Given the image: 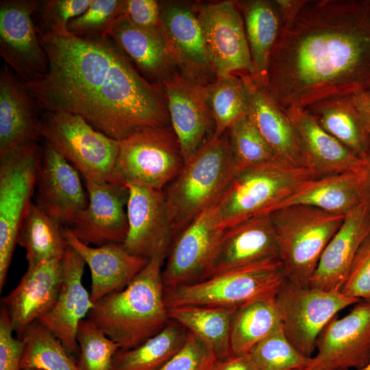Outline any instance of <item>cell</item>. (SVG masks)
I'll return each instance as SVG.
<instances>
[{
	"instance_id": "22",
	"label": "cell",
	"mask_w": 370,
	"mask_h": 370,
	"mask_svg": "<svg viewBox=\"0 0 370 370\" xmlns=\"http://www.w3.org/2000/svg\"><path fill=\"white\" fill-rule=\"evenodd\" d=\"M41 114L23 82L4 64L0 71V160L38 142Z\"/></svg>"
},
{
	"instance_id": "32",
	"label": "cell",
	"mask_w": 370,
	"mask_h": 370,
	"mask_svg": "<svg viewBox=\"0 0 370 370\" xmlns=\"http://www.w3.org/2000/svg\"><path fill=\"white\" fill-rule=\"evenodd\" d=\"M321 127L363 159L370 149V136L351 95L321 100L304 108Z\"/></svg>"
},
{
	"instance_id": "44",
	"label": "cell",
	"mask_w": 370,
	"mask_h": 370,
	"mask_svg": "<svg viewBox=\"0 0 370 370\" xmlns=\"http://www.w3.org/2000/svg\"><path fill=\"white\" fill-rule=\"evenodd\" d=\"M216 359L210 347L188 332L182 347L158 370H209Z\"/></svg>"
},
{
	"instance_id": "39",
	"label": "cell",
	"mask_w": 370,
	"mask_h": 370,
	"mask_svg": "<svg viewBox=\"0 0 370 370\" xmlns=\"http://www.w3.org/2000/svg\"><path fill=\"white\" fill-rule=\"evenodd\" d=\"M245 356L251 370H304L312 358L300 353L282 328L255 345Z\"/></svg>"
},
{
	"instance_id": "7",
	"label": "cell",
	"mask_w": 370,
	"mask_h": 370,
	"mask_svg": "<svg viewBox=\"0 0 370 370\" xmlns=\"http://www.w3.org/2000/svg\"><path fill=\"white\" fill-rule=\"evenodd\" d=\"M286 280L278 258L227 270L198 282L164 288L166 306L199 305L237 308L275 295Z\"/></svg>"
},
{
	"instance_id": "1",
	"label": "cell",
	"mask_w": 370,
	"mask_h": 370,
	"mask_svg": "<svg viewBox=\"0 0 370 370\" xmlns=\"http://www.w3.org/2000/svg\"><path fill=\"white\" fill-rule=\"evenodd\" d=\"M37 34L48 69L23 84L42 112L79 115L119 141L146 128L169 127L162 86L140 74L109 36Z\"/></svg>"
},
{
	"instance_id": "40",
	"label": "cell",
	"mask_w": 370,
	"mask_h": 370,
	"mask_svg": "<svg viewBox=\"0 0 370 370\" xmlns=\"http://www.w3.org/2000/svg\"><path fill=\"white\" fill-rule=\"evenodd\" d=\"M227 132L236 171L282 160L261 136L248 115L234 123Z\"/></svg>"
},
{
	"instance_id": "45",
	"label": "cell",
	"mask_w": 370,
	"mask_h": 370,
	"mask_svg": "<svg viewBox=\"0 0 370 370\" xmlns=\"http://www.w3.org/2000/svg\"><path fill=\"white\" fill-rule=\"evenodd\" d=\"M341 291L352 298L370 299V234L359 247Z\"/></svg>"
},
{
	"instance_id": "10",
	"label": "cell",
	"mask_w": 370,
	"mask_h": 370,
	"mask_svg": "<svg viewBox=\"0 0 370 370\" xmlns=\"http://www.w3.org/2000/svg\"><path fill=\"white\" fill-rule=\"evenodd\" d=\"M360 300L339 290H323L287 279L275 295L282 331L303 355L312 357L318 337L337 314Z\"/></svg>"
},
{
	"instance_id": "17",
	"label": "cell",
	"mask_w": 370,
	"mask_h": 370,
	"mask_svg": "<svg viewBox=\"0 0 370 370\" xmlns=\"http://www.w3.org/2000/svg\"><path fill=\"white\" fill-rule=\"evenodd\" d=\"M172 130L184 161L213 135L214 120L207 102L205 86L172 74L162 81Z\"/></svg>"
},
{
	"instance_id": "26",
	"label": "cell",
	"mask_w": 370,
	"mask_h": 370,
	"mask_svg": "<svg viewBox=\"0 0 370 370\" xmlns=\"http://www.w3.org/2000/svg\"><path fill=\"white\" fill-rule=\"evenodd\" d=\"M370 234V213L361 203L347 214L324 249L309 285L341 291L352 261Z\"/></svg>"
},
{
	"instance_id": "29",
	"label": "cell",
	"mask_w": 370,
	"mask_h": 370,
	"mask_svg": "<svg viewBox=\"0 0 370 370\" xmlns=\"http://www.w3.org/2000/svg\"><path fill=\"white\" fill-rule=\"evenodd\" d=\"M361 203L360 173L345 172L306 180L273 212L291 206H305L346 216Z\"/></svg>"
},
{
	"instance_id": "33",
	"label": "cell",
	"mask_w": 370,
	"mask_h": 370,
	"mask_svg": "<svg viewBox=\"0 0 370 370\" xmlns=\"http://www.w3.org/2000/svg\"><path fill=\"white\" fill-rule=\"evenodd\" d=\"M235 309L182 305L168 308V315L210 347L217 359H223L232 354L230 334Z\"/></svg>"
},
{
	"instance_id": "49",
	"label": "cell",
	"mask_w": 370,
	"mask_h": 370,
	"mask_svg": "<svg viewBox=\"0 0 370 370\" xmlns=\"http://www.w3.org/2000/svg\"><path fill=\"white\" fill-rule=\"evenodd\" d=\"M283 25L291 22L299 14L308 0H275Z\"/></svg>"
},
{
	"instance_id": "48",
	"label": "cell",
	"mask_w": 370,
	"mask_h": 370,
	"mask_svg": "<svg viewBox=\"0 0 370 370\" xmlns=\"http://www.w3.org/2000/svg\"><path fill=\"white\" fill-rule=\"evenodd\" d=\"M209 370H251L245 355L232 354L223 359H216Z\"/></svg>"
},
{
	"instance_id": "51",
	"label": "cell",
	"mask_w": 370,
	"mask_h": 370,
	"mask_svg": "<svg viewBox=\"0 0 370 370\" xmlns=\"http://www.w3.org/2000/svg\"><path fill=\"white\" fill-rule=\"evenodd\" d=\"M363 164L360 173L362 204L370 213V149L362 159Z\"/></svg>"
},
{
	"instance_id": "9",
	"label": "cell",
	"mask_w": 370,
	"mask_h": 370,
	"mask_svg": "<svg viewBox=\"0 0 370 370\" xmlns=\"http://www.w3.org/2000/svg\"><path fill=\"white\" fill-rule=\"evenodd\" d=\"M119 142L112 183L162 190L184 166L179 143L169 127L146 128Z\"/></svg>"
},
{
	"instance_id": "35",
	"label": "cell",
	"mask_w": 370,
	"mask_h": 370,
	"mask_svg": "<svg viewBox=\"0 0 370 370\" xmlns=\"http://www.w3.org/2000/svg\"><path fill=\"white\" fill-rule=\"evenodd\" d=\"M280 328L275 295L257 299L236 308L231 325L232 354L245 355L255 345Z\"/></svg>"
},
{
	"instance_id": "30",
	"label": "cell",
	"mask_w": 370,
	"mask_h": 370,
	"mask_svg": "<svg viewBox=\"0 0 370 370\" xmlns=\"http://www.w3.org/2000/svg\"><path fill=\"white\" fill-rule=\"evenodd\" d=\"M254 66L251 76L266 88L270 57L280 34L283 22L274 1H238Z\"/></svg>"
},
{
	"instance_id": "25",
	"label": "cell",
	"mask_w": 370,
	"mask_h": 370,
	"mask_svg": "<svg viewBox=\"0 0 370 370\" xmlns=\"http://www.w3.org/2000/svg\"><path fill=\"white\" fill-rule=\"evenodd\" d=\"M240 75L248 92V116L258 131L280 159L306 168L302 143L289 117L264 86L249 74Z\"/></svg>"
},
{
	"instance_id": "24",
	"label": "cell",
	"mask_w": 370,
	"mask_h": 370,
	"mask_svg": "<svg viewBox=\"0 0 370 370\" xmlns=\"http://www.w3.org/2000/svg\"><path fill=\"white\" fill-rule=\"evenodd\" d=\"M63 234L67 245L82 258L90 269V295L94 304L123 289L149 260L130 254L121 243L91 247L75 237L69 228L63 229Z\"/></svg>"
},
{
	"instance_id": "5",
	"label": "cell",
	"mask_w": 370,
	"mask_h": 370,
	"mask_svg": "<svg viewBox=\"0 0 370 370\" xmlns=\"http://www.w3.org/2000/svg\"><path fill=\"white\" fill-rule=\"evenodd\" d=\"M313 177L309 169L282 160L237 171L212 207L215 224L225 230L248 219L270 214L304 182Z\"/></svg>"
},
{
	"instance_id": "37",
	"label": "cell",
	"mask_w": 370,
	"mask_h": 370,
	"mask_svg": "<svg viewBox=\"0 0 370 370\" xmlns=\"http://www.w3.org/2000/svg\"><path fill=\"white\" fill-rule=\"evenodd\" d=\"M205 92L214 123V135L227 132L237 121L249 113V97L241 75L217 76L205 86Z\"/></svg>"
},
{
	"instance_id": "31",
	"label": "cell",
	"mask_w": 370,
	"mask_h": 370,
	"mask_svg": "<svg viewBox=\"0 0 370 370\" xmlns=\"http://www.w3.org/2000/svg\"><path fill=\"white\" fill-rule=\"evenodd\" d=\"M161 21L175 62L192 73L212 69L197 16L188 8L171 5L161 12Z\"/></svg>"
},
{
	"instance_id": "11",
	"label": "cell",
	"mask_w": 370,
	"mask_h": 370,
	"mask_svg": "<svg viewBox=\"0 0 370 370\" xmlns=\"http://www.w3.org/2000/svg\"><path fill=\"white\" fill-rule=\"evenodd\" d=\"M42 145L32 142L0 160V291L4 287L19 227L36 190Z\"/></svg>"
},
{
	"instance_id": "34",
	"label": "cell",
	"mask_w": 370,
	"mask_h": 370,
	"mask_svg": "<svg viewBox=\"0 0 370 370\" xmlns=\"http://www.w3.org/2000/svg\"><path fill=\"white\" fill-rule=\"evenodd\" d=\"M17 244L25 250L27 268L63 257L68 247L60 223L32 201L21 223Z\"/></svg>"
},
{
	"instance_id": "13",
	"label": "cell",
	"mask_w": 370,
	"mask_h": 370,
	"mask_svg": "<svg viewBox=\"0 0 370 370\" xmlns=\"http://www.w3.org/2000/svg\"><path fill=\"white\" fill-rule=\"evenodd\" d=\"M317 354L304 370H359L370 362V299L354 305L341 318L335 317L316 343Z\"/></svg>"
},
{
	"instance_id": "50",
	"label": "cell",
	"mask_w": 370,
	"mask_h": 370,
	"mask_svg": "<svg viewBox=\"0 0 370 370\" xmlns=\"http://www.w3.org/2000/svg\"><path fill=\"white\" fill-rule=\"evenodd\" d=\"M351 97L370 136V90L353 94Z\"/></svg>"
},
{
	"instance_id": "42",
	"label": "cell",
	"mask_w": 370,
	"mask_h": 370,
	"mask_svg": "<svg viewBox=\"0 0 370 370\" xmlns=\"http://www.w3.org/2000/svg\"><path fill=\"white\" fill-rule=\"evenodd\" d=\"M92 0H42L38 1L33 14L38 33L60 36L69 33V23L82 14Z\"/></svg>"
},
{
	"instance_id": "19",
	"label": "cell",
	"mask_w": 370,
	"mask_h": 370,
	"mask_svg": "<svg viewBox=\"0 0 370 370\" xmlns=\"http://www.w3.org/2000/svg\"><path fill=\"white\" fill-rule=\"evenodd\" d=\"M36 177V204L61 223H73L86 207L87 192L79 171L44 141Z\"/></svg>"
},
{
	"instance_id": "46",
	"label": "cell",
	"mask_w": 370,
	"mask_h": 370,
	"mask_svg": "<svg viewBox=\"0 0 370 370\" xmlns=\"http://www.w3.org/2000/svg\"><path fill=\"white\" fill-rule=\"evenodd\" d=\"M13 327L5 309L0 310V370H22L24 343L14 337Z\"/></svg>"
},
{
	"instance_id": "16",
	"label": "cell",
	"mask_w": 370,
	"mask_h": 370,
	"mask_svg": "<svg viewBox=\"0 0 370 370\" xmlns=\"http://www.w3.org/2000/svg\"><path fill=\"white\" fill-rule=\"evenodd\" d=\"M86 207L70 230L86 245L123 244L127 233L126 206L128 188L106 180L84 179Z\"/></svg>"
},
{
	"instance_id": "18",
	"label": "cell",
	"mask_w": 370,
	"mask_h": 370,
	"mask_svg": "<svg viewBox=\"0 0 370 370\" xmlns=\"http://www.w3.org/2000/svg\"><path fill=\"white\" fill-rule=\"evenodd\" d=\"M126 187L128 229L123 247L130 254L147 260L167 254L172 234L164 191L136 184Z\"/></svg>"
},
{
	"instance_id": "15",
	"label": "cell",
	"mask_w": 370,
	"mask_h": 370,
	"mask_svg": "<svg viewBox=\"0 0 370 370\" xmlns=\"http://www.w3.org/2000/svg\"><path fill=\"white\" fill-rule=\"evenodd\" d=\"M223 231L216 225L211 207L199 214L175 235L162 268L164 288L206 278Z\"/></svg>"
},
{
	"instance_id": "23",
	"label": "cell",
	"mask_w": 370,
	"mask_h": 370,
	"mask_svg": "<svg viewBox=\"0 0 370 370\" xmlns=\"http://www.w3.org/2000/svg\"><path fill=\"white\" fill-rule=\"evenodd\" d=\"M273 258L278 245L271 214L256 216L223 231L207 278Z\"/></svg>"
},
{
	"instance_id": "38",
	"label": "cell",
	"mask_w": 370,
	"mask_h": 370,
	"mask_svg": "<svg viewBox=\"0 0 370 370\" xmlns=\"http://www.w3.org/2000/svg\"><path fill=\"white\" fill-rule=\"evenodd\" d=\"M24 343L21 368L40 370H79L61 341L39 321L21 338Z\"/></svg>"
},
{
	"instance_id": "8",
	"label": "cell",
	"mask_w": 370,
	"mask_h": 370,
	"mask_svg": "<svg viewBox=\"0 0 370 370\" xmlns=\"http://www.w3.org/2000/svg\"><path fill=\"white\" fill-rule=\"evenodd\" d=\"M40 133L84 179L110 182L119 140L96 130L82 116L62 111H42Z\"/></svg>"
},
{
	"instance_id": "20",
	"label": "cell",
	"mask_w": 370,
	"mask_h": 370,
	"mask_svg": "<svg viewBox=\"0 0 370 370\" xmlns=\"http://www.w3.org/2000/svg\"><path fill=\"white\" fill-rule=\"evenodd\" d=\"M62 271L63 257L27 268L18 285L1 299V306L5 309L18 338L54 306Z\"/></svg>"
},
{
	"instance_id": "53",
	"label": "cell",
	"mask_w": 370,
	"mask_h": 370,
	"mask_svg": "<svg viewBox=\"0 0 370 370\" xmlns=\"http://www.w3.org/2000/svg\"><path fill=\"white\" fill-rule=\"evenodd\" d=\"M22 370H40V369H22Z\"/></svg>"
},
{
	"instance_id": "21",
	"label": "cell",
	"mask_w": 370,
	"mask_h": 370,
	"mask_svg": "<svg viewBox=\"0 0 370 370\" xmlns=\"http://www.w3.org/2000/svg\"><path fill=\"white\" fill-rule=\"evenodd\" d=\"M85 265L82 258L68 245L63 256L62 279L57 299L51 310L38 321L61 341L71 355L79 354L76 340L78 326L94 306L82 283Z\"/></svg>"
},
{
	"instance_id": "52",
	"label": "cell",
	"mask_w": 370,
	"mask_h": 370,
	"mask_svg": "<svg viewBox=\"0 0 370 370\" xmlns=\"http://www.w3.org/2000/svg\"><path fill=\"white\" fill-rule=\"evenodd\" d=\"M359 370H370V362L366 367Z\"/></svg>"
},
{
	"instance_id": "43",
	"label": "cell",
	"mask_w": 370,
	"mask_h": 370,
	"mask_svg": "<svg viewBox=\"0 0 370 370\" xmlns=\"http://www.w3.org/2000/svg\"><path fill=\"white\" fill-rule=\"evenodd\" d=\"M124 1L92 0L82 14L69 23L68 31L79 38L108 36L114 22L123 14Z\"/></svg>"
},
{
	"instance_id": "36",
	"label": "cell",
	"mask_w": 370,
	"mask_h": 370,
	"mask_svg": "<svg viewBox=\"0 0 370 370\" xmlns=\"http://www.w3.org/2000/svg\"><path fill=\"white\" fill-rule=\"evenodd\" d=\"M187 335L188 331L180 323L169 321L162 330L141 344L120 349L110 370H158L182 347Z\"/></svg>"
},
{
	"instance_id": "2",
	"label": "cell",
	"mask_w": 370,
	"mask_h": 370,
	"mask_svg": "<svg viewBox=\"0 0 370 370\" xmlns=\"http://www.w3.org/2000/svg\"><path fill=\"white\" fill-rule=\"evenodd\" d=\"M266 88L282 108L370 90V0L308 1L282 26Z\"/></svg>"
},
{
	"instance_id": "47",
	"label": "cell",
	"mask_w": 370,
	"mask_h": 370,
	"mask_svg": "<svg viewBox=\"0 0 370 370\" xmlns=\"http://www.w3.org/2000/svg\"><path fill=\"white\" fill-rule=\"evenodd\" d=\"M123 14L138 27L159 29L162 28L161 10L155 0H125Z\"/></svg>"
},
{
	"instance_id": "27",
	"label": "cell",
	"mask_w": 370,
	"mask_h": 370,
	"mask_svg": "<svg viewBox=\"0 0 370 370\" xmlns=\"http://www.w3.org/2000/svg\"><path fill=\"white\" fill-rule=\"evenodd\" d=\"M282 109L299 135L306 168L316 177L360 171L362 159L323 130L304 108L290 107Z\"/></svg>"
},
{
	"instance_id": "41",
	"label": "cell",
	"mask_w": 370,
	"mask_h": 370,
	"mask_svg": "<svg viewBox=\"0 0 370 370\" xmlns=\"http://www.w3.org/2000/svg\"><path fill=\"white\" fill-rule=\"evenodd\" d=\"M79 370H110L113 358L120 349L95 323L86 318L77 329Z\"/></svg>"
},
{
	"instance_id": "28",
	"label": "cell",
	"mask_w": 370,
	"mask_h": 370,
	"mask_svg": "<svg viewBox=\"0 0 370 370\" xmlns=\"http://www.w3.org/2000/svg\"><path fill=\"white\" fill-rule=\"evenodd\" d=\"M108 36L149 78L162 82L175 63L162 28L138 27L122 14L111 26Z\"/></svg>"
},
{
	"instance_id": "14",
	"label": "cell",
	"mask_w": 370,
	"mask_h": 370,
	"mask_svg": "<svg viewBox=\"0 0 370 370\" xmlns=\"http://www.w3.org/2000/svg\"><path fill=\"white\" fill-rule=\"evenodd\" d=\"M37 0L0 1V55L23 82L46 73L48 60L33 20Z\"/></svg>"
},
{
	"instance_id": "3",
	"label": "cell",
	"mask_w": 370,
	"mask_h": 370,
	"mask_svg": "<svg viewBox=\"0 0 370 370\" xmlns=\"http://www.w3.org/2000/svg\"><path fill=\"white\" fill-rule=\"evenodd\" d=\"M166 256L160 254L150 258L123 289L95 302L86 317L121 349L141 344L169 321L162 281Z\"/></svg>"
},
{
	"instance_id": "12",
	"label": "cell",
	"mask_w": 370,
	"mask_h": 370,
	"mask_svg": "<svg viewBox=\"0 0 370 370\" xmlns=\"http://www.w3.org/2000/svg\"><path fill=\"white\" fill-rule=\"evenodd\" d=\"M212 69L217 76L254 74L243 18L237 2L204 5L197 15Z\"/></svg>"
},
{
	"instance_id": "6",
	"label": "cell",
	"mask_w": 370,
	"mask_h": 370,
	"mask_svg": "<svg viewBox=\"0 0 370 370\" xmlns=\"http://www.w3.org/2000/svg\"><path fill=\"white\" fill-rule=\"evenodd\" d=\"M270 214L286 279L309 285L324 249L345 216L305 206L280 208Z\"/></svg>"
},
{
	"instance_id": "4",
	"label": "cell",
	"mask_w": 370,
	"mask_h": 370,
	"mask_svg": "<svg viewBox=\"0 0 370 370\" xmlns=\"http://www.w3.org/2000/svg\"><path fill=\"white\" fill-rule=\"evenodd\" d=\"M236 172L227 132L213 134L164 191L172 239L217 204Z\"/></svg>"
}]
</instances>
